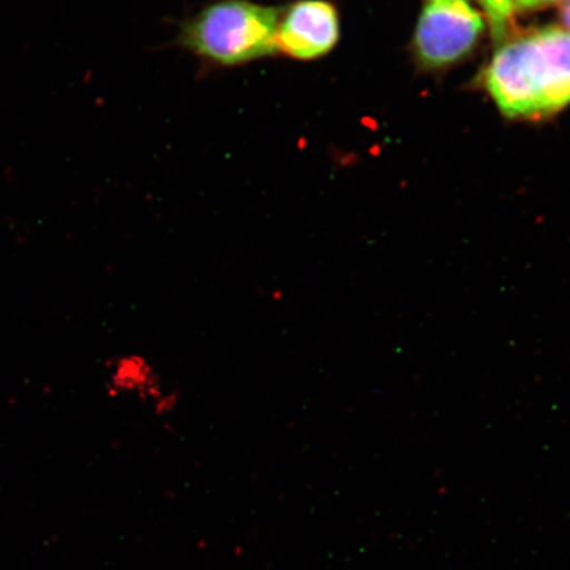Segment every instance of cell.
Listing matches in <instances>:
<instances>
[{"label":"cell","instance_id":"cell-2","mask_svg":"<svg viewBox=\"0 0 570 570\" xmlns=\"http://www.w3.org/2000/svg\"><path fill=\"white\" fill-rule=\"evenodd\" d=\"M281 11L248 0H220L183 26L180 42L191 53L217 66H244L277 53Z\"/></svg>","mask_w":570,"mask_h":570},{"label":"cell","instance_id":"cell-3","mask_svg":"<svg viewBox=\"0 0 570 570\" xmlns=\"http://www.w3.org/2000/svg\"><path fill=\"white\" fill-rule=\"evenodd\" d=\"M483 30L470 0H426L416 27V55L430 68L451 66L473 51Z\"/></svg>","mask_w":570,"mask_h":570},{"label":"cell","instance_id":"cell-8","mask_svg":"<svg viewBox=\"0 0 570 570\" xmlns=\"http://www.w3.org/2000/svg\"><path fill=\"white\" fill-rule=\"evenodd\" d=\"M561 19L570 33V0H566L564 4L561 7Z\"/></svg>","mask_w":570,"mask_h":570},{"label":"cell","instance_id":"cell-5","mask_svg":"<svg viewBox=\"0 0 570 570\" xmlns=\"http://www.w3.org/2000/svg\"><path fill=\"white\" fill-rule=\"evenodd\" d=\"M109 390L116 396L137 399L158 417L173 416L180 405V392L141 353H126L112 361Z\"/></svg>","mask_w":570,"mask_h":570},{"label":"cell","instance_id":"cell-6","mask_svg":"<svg viewBox=\"0 0 570 570\" xmlns=\"http://www.w3.org/2000/svg\"><path fill=\"white\" fill-rule=\"evenodd\" d=\"M479 2L487 12L494 41L502 42L514 19L517 0H479Z\"/></svg>","mask_w":570,"mask_h":570},{"label":"cell","instance_id":"cell-4","mask_svg":"<svg viewBox=\"0 0 570 570\" xmlns=\"http://www.w3.org/2000/svg\"><path fill=\"white\" fill-rule=\"evenodd\" d=\"M340 39L336 7L326 0H298L281 11L276 51L298 61L317 60Z\"/></svg>","mask_w":570,"mask_h":570},{"label":"cell","instance_id":"cell-1","mask_svg":"<svg viewBox=\"0 0 570 570\" xmlns=\"http://www.w3.org/2000/svg\"><path fill=\"white\" fill-rule=\"evenodd\" d=\"M487 88L504 116H550L570 104V33L551 26L505 42L487 71Z\"/></svg>","mask_w":570,"mask_h":570},{"label":"cell","instance_id":"cell-7","mask_svg":"<svg viewBox=\"0 0 570 570\" xmlns=\"http://www.w3.org/2000/svg\"><path fill=\"white\" fill-rule=\"evenodd\" d=\"M559 2H562V0H517V11H534L546 9V7Z\"/></svg>","mask_w":570,"mask_h":570}]
</instances>
